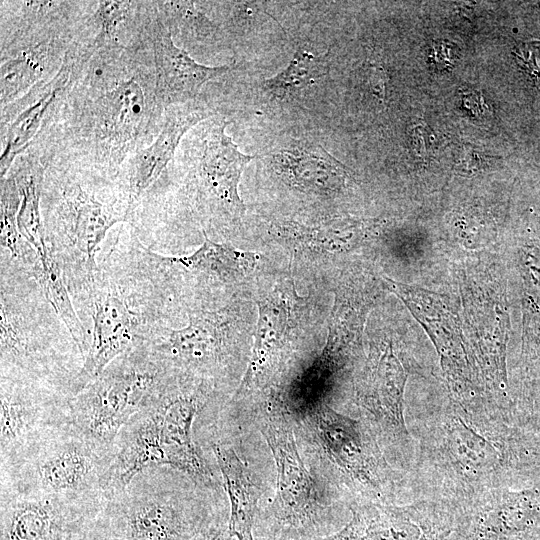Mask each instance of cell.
<instances>
[{
    "label": "cell",
    "instance_id": "17",
    "mask_svg": "<svg viewBox=\"0 0 540 540\" xmlns=\"http://www.w3.org/2000/svg\"><path fill=\"white\" fill-rule=\"evenodd\" d=\"M301 416L324 455L339 471L368 490H380L386 466L365 425L326 404Z\"/></svg>",
    "mask_w": 540,
    "mask_h": 540
},
{
    "label": "cell",
    "instance_id": "31",
    "mask_svg": "<svg viewBox=\"0 0 540 540\" xmlns=\"http://www.w3.org/2000/svg\"><path fill=\"white\" fill-rule=\"evenodd\" d=\"M366 236V227L360 221L335 218L311 227H303L301 243L311 249L341 253L356 248Z\"/></svg>",
    "mask_w": 540,
    "mask_h": 540
},
{
    "label": "cell",
    "instance_id": "15",
    "mask_svg": "<svg viewBox=\"0 0 540 540\" xmlns=\"http://www.w3.org/2000/svg\"><path fill=\"white\" fill-rule=\"evenodd\" d=\"M351 519L315 540H445L455 527V510L439 501L407 506L368 502L352 505Z\"/></svg>",
    "mask_w": 540,
    "mask_h": 540
},
{
    "label": "cell",
    "instance_id": "16",
    "mask_svg": "<svg viewBox=\"0 0 540 540\" xmlns=\"http://www.w3.org/2000/svg\"><path fill=\"white\" fill-rule=\"evenodd\" d=\"M138 36L148 47L154 64L158 94L167 108L198 99L204 84L232 71L234 65L206 66L178 47L162 21L156 1H142Z\"/></svg>",
    "mask_w": 540,
    "mask_h": 540
},
{
    "label": "cell",
    "instance_id": "5",
    "mask_svg": "<svg viewBox=\"0 0 540 540\" xmlns=\"http://www.w3.org/2000/svg\"><path fill=\"white\" fill-rule=\"evenodd\" d=\"M457 403L431 420L421 447L423 468L445 494L441 501L455 507L501 489L520 447L499 426L500 415Z\"/></svg>",
    "mask_w": 540,
    "mask_h": 540
},
{
    "label": "cell",
    "instance_id": "24",
    "mask_svg": "<svg viewBox=\"0 0 540 540\" xmlns=\"http://www.w3.org/2000/svg\"><path fill=\"white\" fill-rule=\"evenodd\" d=\"M275 170L292 186L328 194L350 179L348 169L320 145L292 144L270 155Z\"/></svg>",
    "mask_w": 540,
    "mask_h": 540
},
{
    "label": "cell",
    "instance_id": "9",
    "mask_svg": "<svg viewBox=\"0 0 540 540\" xmlns=\"http://www.w3.org/2000/svg\"><path fill=\"white\" fill-rule=\"evenodd\" d=\"M174 377L146 344L131 348L72 398L71 424L90 440L114 446L120 430L152 405Z\"/></svg>",
    "mask_w": 540,
    "mask_h": 540
},
{
    "label": "cell",
    "instance_id": "23",
    "mask_svg": "<svg viewBox=\"0 0 540 540\" xmlns=\"http://www.w3.org/2000/svg\"><path fill=\"white\" fill-rule=\"evenodd\" d=\"M78 37L50 39L0 60V107L15 101L35 85L51 80Z\"/></svg>",
    "mask_w": 540,
    "mask_h": 540
},
{
    "label": "cell",
    "instance_id": "35",
    "mask_svg": "<svg viewBox=\"0 0 540 540\" xmlns=\"http://www.w3.org/2000/svg\"><path fill=\"white\" fill-rule=\"evenodd\" d=\"M79 540H120V539H102V538H94V537H90V536L84 534Z\"/></svg>",
    "mask_w": 540,
    "mask_h": 540
},
{
    "label": "cell",
    "instance_id": "14",
    "mask_svg": "<svg viewBox=\"0 0 540 540\" xmlns=\"http://www.w3.org/2000/svg\"><path fill=\"white\" fill-rule=\"evenodd\" d=\"M0 495L1 540H78L106 500Z\"/></svg>",
    "mask_w": 540,
    "mask_h": 540
},
{
    "label": "cell",
    "instance_id": "30",
    "mask_svg": "<svg viewBox=\"0 0 540 540\" xmlns=\"http://www.w3.org/2000/svg\"><path fill=\"white\" fill-rule=\"evenodd\" d=\"M327 54L318 55L299 48L288 66L277 75L267 79L264 87L279 98L315 84L329 72Z\"/></svg>",
    "mask_w": 540,
    "mask_h": 540
},
{
    "label": "cell",
    "instance_id": "2",
    "mask_svg": "<svg viewBox=\"0 0 540 540\" xmlns=\"http://www.w3.org/2000/svg\"><path fill=\"white\" fill-rule=\"evenodd\" d=\"M96 261L89 285L71 297L89 344L77 393L119 355L175 328L177 291L167 256L122 223L109 232Z\"/></svg>",
    "mask_w": 540,
    "mask_h": 540
},
{
    "label": "cell",
    "instance_id": "34",
    "mask_svg": "<svg viewBox=\"0 0 540 540\" xmlns=\"http://www.w3.org/2000/svg\"><path fill=\"white\" fill-rule=\"evenodd\" d=\"M272 540H298V538L292 536V535H287V534H282L280 535L279 537H276Z\"/></svg>",
    "mask_w": 540,
    "mask_h": 540
},
{
    "label": "cell",
    "instance_id": "32",
    "mask_svg": "<svg viewBox=\"0 0 540 540\" xmlns=\"http://www.w3.org/2000/svg\"><path fill=\"white\" fill-rule=\"evenodd\" d=\"M521 66L533 75L540 77V45L529 43L518 48L515 52Z\"/></svg>",
    "mask_w": 540,
    "mask_h": 540
},
{
    "label": "cell",
    "instance_id": "6",
    "mask_svg": "<svg viewBox=\"0 0 540 540\" xmlns=\"http://www.w3.org/2000/svg\"><path fill=\"white\" fill-rule=\"evenodd\" d=\"M207 489L175 469L146 468L107 496L85 535L120 540H204L220 530L202 494Z\"/></svg>",
    "mask_w": 540,
    "mask_h": 540
},
{
    "label": "cell",
    "instance_id": "11",
    "mask_svg": "<svg viewBox=\"0 0 540 540\" xmlns=\"http://www.w3.org/2000/svg\"><path fill=\"white\" fill-rule=\"evenodd\" d=\"M261 432L272 452L277 474L272 518L281 526L282 534L296 538L320 529L326 521L323 506L284 412L266 413Z\"/></svg>",
    "mask_w": 540,
    "mask_h": 540
},
{
    "label": "cell",
    "instance_id": "19",
    "mask_svg": "<svg viewBox=\"0 0 540 540\" xmlns=\"http://www.w3.org/2000/svg\"><path fill=\"white\" fill-rule=\"evenodd\" d=\"M385 280L389 290L406 304L428 332L458 400L465 401L466 395H473L470 390L474 388V368L463 342L459 319L447 298L389 278Z\"/></svg>",
    "mask_w": 540,
    "mask_h": 540
},
{
    "label": "cell",
    "instance_id": "21",
    "mask_svg": "<svg viewBox=\"0 0 540 540\" xmlns=\"http://www.w3.org/2000/svg\"><path fill=\"white\" fill-rule=\"evenodd\" d=\"M407 372L388 345L373 362L356 391L357 405L382 440L399 450L409 445L403 396Z\"/></svg>",
    "mask_w": 540,
    "mask_h": 540
},
{
    "label": "cell",
    "instance_id": "13",
    "mask_svg": "<svg viewBox=\"0 0 540 540\" xmlns=\"http://www.w3.org/2000/svg\"><path fill=\"white\" fill-rule=\"evenodd\" d=\"M187 324L156 334L144 343L169 369L215 384L229 349L222 312L188 307Z\"/></svg>",
    "mask_w": 540,
    "mask_h": 540
},
{
    "label": "cell",
    "instance_id": "29",
    "mask_svg": "<svg viewBox=\"0 0 540 540\" xmlns=\"http://www.w3.org/2000/svg\"><path fill=\"white\" fill-rule=\"evenodd\" d=\"M193 1H156L162 21L171 35L184 43H208L217 38L218 27Z\"/></svg>",
    "mask_w": 540,
    "mask_h": 540
},
{
    "label": "cell",
    "instance_id": "20",
    "mask_svg": "<svg viewBox=\"0 0 540 540\" xmlns=\"http://www.w3.org/2000/svg\"><path fill=\"white\" fill-rule=\"evenodd\" d=\"M79 48L76 40L61 69L51 80L35 85L20 98L1 107V179L8 173L16 157L27 149L48 114L64 96L79 58Z\"/></svg>",
    "mask_w": 540,
    "mask_h": 540
},
{
    "label": "cell",
    "instance_id": "26",
    "mask_svg": "<svg viewBox=\"0 0 540 540\" xmlns=\"http://www.w3.org/2000/svg\"><path fill=\"white\" fill-rule=\"evenodd\" d=\"M290 309L277 294L258 301V320L254 345L236 396L246 394L269 369L273 358L284 347L289 332Z\"/></svg>",
    "mask_w": 540,
    "mask_h": 540
},
{
    "label": "cell",
    "instance_id": "25",
    "mask_svg": "<svg viewBox=\"0 0 540 540\" xmlns=\"http://www.w3.org/2000/svg\"><path fill=\"white\" fill-rule=\"evenodd\" d=\"M212 450L230 504L228 536L236 540H254L258 490L245 464L232 447L216 442L212 444Z\"/></svg>",
    "mask_w": 540,
    "mask_h": 540
},
{
    "label": "cell",
    "instance_id": "28",
    "mask_svg": "<svg viewBox=\"0 0 540 540\" xmlns=\"http://www.w3.org/2000/svg\"><path fill=\"white\" fill-rule=\"evenodd\" d=\"M203 241L190 255L171 256L180 271L200 282L230 283L244 278L257 264L256 254L216 242L202 232Z\"/></svg>",
    "mask_w": 540,
    "mask_h": 540
},
{
    "label": "cell",
    "instance_id": "7",
    "mask_svg": "<svg viewBox=\"0 0 540 540\" xmlns=\"http://www.w3.org/2000/svg\"><path fill=\"white\" fill-rule=\"evenodd\" d=\"M214 388L212 382L176 374L163 394L118 433L112 464L115 479L126 484L146 468L163 466L214 490L215 478L193 439L195 418Z\"/></svg>",
    "mask_w": 540,
    "mask_h": 540
},
{
    "label": "cell",
    "instance_id": "8",
    "mask_svg": "<svg viewBox=\"0 0 540 540\" xmlns=\"http://www.w3.org/2000/svg\"><path fill=\"white\" fill-rule=\"evenodd\" d=\"M114 446L90 440L72 424L0 465V493L105 499Z\"/></svg>",
    "mask_w": 540,
    "mask_h": 540
},
{
    "label": "cell",
    "instance_id": "27",
    "mask_svg": "<svg viewBox=\"0 0 540 540\" xmlns=\"http://www.w3.org/2000/svg\"><path fill=\"white\" fill-rule=\"evenodd\" d=\"M45 169L37 153L27 148L16 157L8 171L16 181L21 198L17 216L18 230L36 250L40 259L50 256L40 210Z\"/></svg>",
    "mask_w": 540,
    "mask_h": 540
},
{
    "label": "cell",
    "instance_id": "4",
    "mask_svg": "<svg viewBox=\"0 0 540 540\" xmlns=\"http://www.w3.org/2000/svg\"><path fill=\"white\" fill-rule=\"evenodd\" d=\"M0 378L74 397L85 356L33 274L1 256Z\"/></svg>",
    "mask_w": 540,
    "mask_h": 540
},
{
    "label": "cell",
    "instance_id": "22",
    "mask_svg": "<svg viewBox=\"0 0 540 540\" xmlns=\"http://www.w3.org/2000/svg\"><path fill=\"white\" fill-rule=\"evenodd\" d=\"M216 114L201 96L165 109L163 125L156 139L133 155L122 169L129 184L132 211L171 163L186 133Z\"/></svg>",
    "mask_w": 540,
    "mask_h": 540
},
{
    "label": "cell",
    "instance_id": "33",
    "mask_svg": "<svg viewBox=\"0 0 540 540\" xmlns=\"http://www.w3.org/2000/svg\"><path fill=\"white\" fill-rule=\"evenodd\" d=\"M223 532L221 530L215 531L206 537L204 540H221Z\"/></svg>",
    "mask_w": 540,
    "mask_h": 540
},
{
    "label": "cell",
    "instance_id": "10",
    "mask_svg": "<svg viewBox=\"0 0 540 540\" xmlns=\"http://www.w3.org/2000/svg\"><path fill=\"white\" fill-rule=\"evenodd\" d=\"M228 122L209 118L199 124L188 141H181L171 164L185 173L183 186L188 200L202 217L221 218L244 212L238 193L245 166L255 158L239 151L225 133Z\"/></svg>",
    "mask_w": 540,
    "mask_h": 540
},
{
    "label": "cell",
    "instance_id": "3",
    "mask_svg": "<svg viewBox=\"0 0 540 540\" xmlns=\"http://www.w3.org/2000/svg\"><path fill=\"white\" fill-rule=\"evenodd\" d=\"M40 210L45 241L70 297L86 288L109 232L132 212L128 181L74 165L45 166Z\"/></svg>",
    "mask_w": 540,
    "mask_h": 540
},
{
    "label": "cell",
    "instance_id": "18",
    "mask_svg": "<svg viewBox=\"0 0 540 540\" xmlns=\"http://www.w3.org/2000/svg\"><path fill=\"white\" fill-rule=\"evenodd\" d=\"M95 4L96 0H1L0 60L50 39L81 36Z\"/></svg>",
    "mask_w": 540,
    "mask_h": 540
},
{
    "label": "cell",
    "instance_id": "1",
    "mask_svg": "<svg viewBox=\"0 0 540 540\" xmlns=\"http://www.w3.org/2000/svg\"><path fill=\"white\" fill-rule=\"evenodd\" d=\"M161 101L150 51L104 43L80 53L67 90L27 148L45 166L74 165L119 174L161 131Z\"/></svg>",
    "mask_w": 540,
    "mask_h": 540
},
{
    "label": "cell",
    "instance_id": "12",
    "mask_svg": "<svg viewBox=\"0 0 540 540\" xmlns=\"http://www.w3.org/2000/svg\"><path fill=\"white\" fill-rule=\"evenodd\" d=\"M72 398L44 384L0 378V465L71 424Z\"/></svg>",
    "mask_w": 540,
    "mask_h": 540
}]
</instances>
